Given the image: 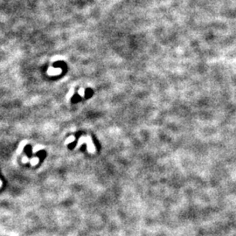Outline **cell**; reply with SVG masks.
<instances>
[{"label": "cell", "instance_id": "6da1fadb", "mask_svg": "<svg viewBox=\"0 0 236 236\" xmlns=\"http://www.w3.org/2000/svg\"><path fill=\"white\" fill-rule=\"evenodd\" d=\"M82 142H86V143L87 144V145H88L87 149H88V151H89L90 153L94 152V150H95V149H94V144H93V143H92L90 137H81V138L80 139V141H79V144H81Z\"/></svg>", "mask_w": 236, "mask_h": 236}, {"label": "cell", "instance_id": "277c9868", "mask_svg": "<svg viewBox=\"0 0 236 236\" xmlns=\"http://www.w3.org/2000/svg\"><path fill=\"white\" fill-rule=\"evenodd\" d=\"M74 137H73V136H72V137H69V138H68V139L66 141V143H65V144H68L69 143L74 142Z\"/></svg>", "mask_w": 236, "mask_h": 236}, {"label": "cell", "instance_id": "8992f818", "mask_svg": "<svg viewBox=\"0 0 236 236\" xmlns=\"http://www.w3.org/2000/svg\"><path fill=\"white\" fill-rule=\"evenodd\" d=\"M1 185H2V182L0 181V187H1Z\"/></svg>", "mask_w": 236, "mask_h": 236}, {"label": "cell", "instance_id": "3957f363", "mask_svg": "<svg viewBox=\"0 0 236 236\" xmlns=\"http://www.w3.org/2000/svg\"><path fill=\"white\" fill-rule=\"evenodd\" d=\"M29 162L33 165H35L39 163V158H33V159H29Z\"/></svg>", "mask_w": 236, "mask_h": 236}, {"label": "cell", "instance_id": "5b68a950", "mask_svg": "<svg viewBox=\"0 0 236 236\" xmlns=\"http://www.w3.org/2000/svg\"><path fill=\"white\" fill-rule=\"evenodd\" d=\"M79 94L81 95V96H83L84 95V89H82V88H81L80 90H79Z\"/></svg>", "mask_w": 236, "mask_h": 236}, {"label": "cell", "instance_id": "7a4b0ae2", "mask_svg": "<svg viewBox=\"0 0 236 236\" xmlns=\"http://www.w3.org/2000/svg\"><path fill=\"white\" fill-rule=\"evenodd\" d=\"M60 73H61V70L60 69H52V68H50L48 70V74H53V75H54V74H60Z\"/></svg>", "mask_w": 236, "mask_h": 236}]
</instances>
